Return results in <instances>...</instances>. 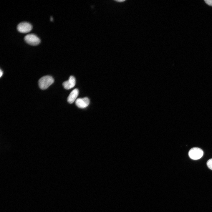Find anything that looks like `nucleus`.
Listing matches in <instances>:
<instances>
[{
  "label": "nucleus",
  "mask_w": 212,
  "mask_h": 212,
  "mask_svg": "<svg viewBox=\"0 0 212 212\" xmlns=\"http://www.w3.org/2000/svg\"><path fill=\"white\" fill-rule=\"evenodd\" d=\"M24 39L27 43L32 45H38L40 42V39L33 34H27L24 37Z\"/></svg>",
  "instance_id": "7ed1b4c3"
},
{
  "label": "nucleus",
  "mask_w": 212,
  "mask_h": 212,
  "mask_svg": "<svg viewBox=\"0 0 212 212\" xmlns=\"http://www.w3.org/2000/svg\"><path fill=\"white\" fill-rule=\"evenodd\" d=\"M0 77H1L3 75V72L1 69H0Z\"/></svg>",
  "instance_id": "9d476101"
},
{
  "label": "nucleus",
  "mask_w": 212,
  "mask_h": 212,
  "mask_svg": "<svg viewBox=\"0 0 212 212\" xmlns=\"http://www.w3.org/2000/svg\"><path fill=\"white\" fill-rule=\"evenodd\" d=\"M79 90L77 89L73 90L70 93L67 98L68 102L70 103H72L75 101L78 95Z\"/></svg>",
  "instance_id": "0eeeda50"
},
{
  "label": "nucleus",
  "mask_w": 212,
  "mask_h": 212,
  "mask_svg": "<svg viewBox=\"0 0 212 212\" xmlns=\"http://www.w3.org/2000/svg\"><path fill=\"white\" fill-rule=\"evenodd\" d=\"M17 28L19 32L22 33H26L31 30L32 26L29 23L24 21L19 23L17 25Z\"/></svg>",
  "instance_id": "20e7f679"
},
{
  "label": "nucleus",
  "mask_w": 212,
  "mask_h": 212,
  "mask_svg": "<svg viewBox=\"0 0 212 212\" xmlns=\"http://www.w3.org/2000/svg\"><path fill=\"white\" fill-rule=\"evenodd\" d=\"M89 99L87 97L78 98L75 101V104L78 107L84 108L86 107L90 103Z\"/></svg>",
  "instance_id": "39448f33"
},
{
  "label": "nucleus",
  "mask_w": 212,
  "mask_h": 212,
  "mask_svg": "<svg viewBox=\"0 0 212 212\" xmlns=\"http://www.w3.org/2000/svg\"><path fill=\"white\" fill-rule=\"evenodd\" d=\"M76 84V80L75 77L71 76L68 81L64 82L62 85L64 88L67 90H69L74 87Z\"/></svg>",
  "instance_id": "423d86ee"
},
{
  "label": "nucleus",
  "mask_w": 212,
  "mask_h": 212,
  "mask_svg": "<svg viewBox=\"0 0 212 212\" xmlns=\"http://www.w3.org/2000/svg\"><path fill=\"white\" fill-rule=\"evenodd\" d=\"M124 1V0H116V1L118 2H123Z\"/></svg>",
  "instance_id": "9b49d317"
},
{
  "label": "nucleus",
  "mask_w": 212,
  "mask_h": 212,
  "mask_svg": "<svg viewBox=\"0 0 212 212\" xmlns=\"http://www.w3.org/2000/svg\"><path fill=\"white\" fill-rule=\"evenodd\" d=\"M53 18H52V16L51 17H50V20H51V21H53Z\"/></svg>",
  "instance_id": "f8f14e48"
},
{
  "label": "nucleus",
  "mask_w": 212,
  "mask_h": 212,
  "mask_svg": "<svg viewBox=\"0 0 212 212\" xmlns=\"http://www.w3.org/2000/svg\"><path fill=\"white\" fill-rule=\"evenodd\" d=\"M203 154V151L201 149L196 147L191 148L188 152V155L190 158L194 160L201 158Z\"/></svg>",
  "instance_id": "f03ea898"
},
{
  "label": "nucleus",
  "mask_w": 212,
  "mask_h": 212,
  "mask_svg": "<svg viewBox=\"0 0 212 212\" xmlns=\"http://www.w3.org/2000/svg\"><path fill=\"white\" fill-rule=\"evenodd\" d=\"M204 1L208 5L212 6V0H205Z\"/></svg>",
  "instance_id": "1a4fd4ad"
},
{
  "label": "nucleus",
  "mask_w": 212,
  "mask_h": 212,
  "mask_svg": "<svg viewBox=\"0 0 212 212\" xmlns=\"http://www.w3.org/2000/svg\"><path fill=\"white\" fill-rule=\"evenodd\" d=\"M208 167L211 170H212V158L208 160L207 162Z\"/></svg>",
  "instance_id": "6e6552de"
},
{
  "label": "nucleus",
  "mask_w": 212,
  "mask_h": 212,
  "mask_svg": "<svg viewBox=\"0 0 212 212\" xmlns=\"http://www.w3.org/2000/svg\"><path fill=\"white\" fill-rule=\"evenodd\" d=\"M54 82L53 78L51 76L47 75L41 77L38 81L39 87L42 90L48 88Z\"/></svg>",
  "instance_id": "f257e3e1"
}]
</instances>
